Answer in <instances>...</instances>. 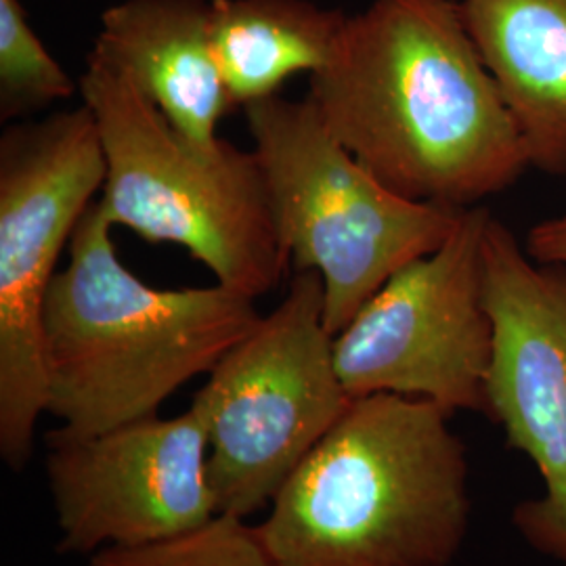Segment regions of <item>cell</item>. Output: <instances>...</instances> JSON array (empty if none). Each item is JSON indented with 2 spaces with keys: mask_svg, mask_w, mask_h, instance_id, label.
<instances>
[{
  "mask_svg": "<svg viewBox=\"0 0 566 566\" xmlns=\"http://www.w3.org/2000/svg\"><path fill=\"white\" fill-rule=\"evenodd\" d=\"M86 566H283L264 546L256 525L231 514L177 537L137 547H107Z\"/></svg>",
  "mask_w": 566,
  "mask_h": 566,
  "instance_id": "15",
  "label": "cell"
},
{
  "mask_svg": "<svg viewBox=\"0 0 566 566\" xmlns=\"http://www.w3.org/2000/svg\"><path fill=\"white\" fill-rule=\"evenodd\" d=\"M563 566H566V563H563Z\"/></svg>",
  "mask_w": 566,
  "mask_h": 566,
  "instance_id": "17",
  "label": "cell"
},
{
  "mask_svg": "<svg viewBox=\"0 0 566 566\" xmlns=\"http://www.w3.org/2000/svg\"><path fill=\"white\" fill-rule=\"evenodd\" d=\"M483 277L493 322L486 418L544 483L539 497L514 507L512 523L535 552L566 563V264L533 261L489 217Z\"/></svg>",
  "mask_w": 566,
  "mask_h": 566,
  "instance_id": "9",
  "label": "cell"
},
{
  "mask_svg": "<svg viewBox=\"0 0 566 566\" xmlns=\"http://www.w3.org/2000/svg\"><path fill=\"white\" fill-rule=\"evenodd\" d=\"M489 217L485 208H465L446 242L399 269L334 336L336 369L353 399L392 392L486 416Z\"/></svg>",
  "mask_w": 566,
  "mask_h": 566,
  "instance_id": "8",
  "label": "cell"
},
{
  "mask_svg": "<svg viewBox=\"0 0 566 566\" xmlns=\"http://www.w3.org/2000/svg\"><path fill=\"white\" fill-rule=\"evenodd\" d=\"M428 399L376 392L285 481L256 525L283 566H449L470 528V462Z\"/></svg>",
  "mask_w": 566,
  "mask_h": 566,
  "instance_id": "2",
  "label": "cell"
},
{
  "mask_svg": "<svg viewBox=\"0 0 566 566\" xmlns=\"http://www.w3.org/2000/svg\"><path fill=\"white\" fill-rule=\"evenodd\" d=\"M283 254L324 282L336 336L405 264L434 252L464 210L388 189L338 142L313 103L282 95L243 107Z\"/></svg>",
  "mask_w": 566,
  "mask_h": 566,
  "instance_id": "5",
  "label": "cell"
},
{
  "mask_svg": "<svg viewBox=\"0 0 566 566\" xmlns=\"http://www.w3.org/2000/svg\"><path fill=\"white\" fill-rule=\"evenodd\" d=\"M44 464L60 554L147 546L217 516L198 405L177 418L156 413L91 437L51 430Z\"/></svg>",
  "mask_w": 566,
  "mask_h": 566,
  "instance_id": "10",
  "label": "cell"
},
{
  "mask_svg": "<svg viewBox=\"0 0 566 566\" xmlns=\"http://www.w3.org/2000/svg\"><path fill=\"white\" fill-rule=\"evenodd\" d=\"M78 91L99 133L105 179L97 202L109 223L149 243L179 245L214 282L254 301L282 282L290 263L252 149L229 142L217 156L196 149L95 49Z\"/></svg>",
  "mask_w": 566,
  "mask_h": 566,
  "instance_id": "4",
  "label": "cell"
},
{
  "mask_svg": "<svg viewBox=\"0 0 566 566\" xmlns=\"http://www.w3.org/2000/svg\"><path fill=\"white\" fill-rule=\"evenodd\" d=\"M78 81L34 32L21 0H0V118L18 120L72 99Z\"/></svg>",
  "mask_w": 566,
  "mask_h": 566,
  "instance_id": "14",
  "label": "cell"
},
{
  "mask_svg": "<svg viewBox=\"0 0 566 566\" xmlns=\"http://www.w3.org/2000/svg\"><path fill=\"white\" fill-rule=\"evenodd\" d=\"M112 231L93 203L44 303L46 413L72 437L156 416L261 319L254 298L221 283L170 290L143 282L122 264Z\"/></svg>",
  "mask_w": 566,
  "mask_h": 566,
  "instance_id": "3",
  "label": "cell"
},
{
  "mask_svg": "<svg viewBox=\"0 0 566 566\" xmlns=\"http://www.w3.org/2000/svg\"><path fill=\"white\" fill-rule=\"evenodd\" d=\"M93 49L122 70L196 149L217 156L233 109L210 41V0H120Z\"/></svg>",
  "mask_w": 566,
  "mask_h": 566,
  "instance_id": "11",
  "label": "cell"
},
{
  "mask_svg": "<svg viewBox=\"0 0 566 566\" xmlns=\"http://www.w3.org/2000/svg\"><path fill=\"white\" fill-rule=\"evenodd\" d=\"M103 179L99 133L84 103L11 124L0 139V455L15 472L30 462L46 413V294Z\"/></svg>",
  "mask_w": 566,
  "mask_h": 566,
  "instance_id": "7",
  "label": "cell"
},
{
  "mask_svg": "<svg viewBox=\"0 0 566 566\" xmlns=\"http://www.w3.org/2000/svg\"><path fill=\"white\" fill-rule=\"evenodd\" d=\"M525 250L537 263L566 264V214L531 227L526 233Z\"/></svg>",
  "mask_w": 566,
  "mask_h": 566,
  "instance_id": "16",
  "label": "cell"
},
{
  "mask_svg": "<svg viewBox=\"0 0 566 566\" xmlns=\"http://www.w3.org/2000/svg\"><path fill=\"white\" fill-rule=\"evenodd\" d=\"M208 376L191 401L208 426V483L217 514L248 521L353 401L334 361L322 277L294 273L282 303Z\"/></svg>",
  "mask_w": 566,
  "mask_h": 566,
  "instance_id": "6",
  "label": "cell"
},
{
  "mask_svg": "<svg viewBox=\"0 0 566 566\" xmlns=\"http://www.w3.org/2000/svg\"><path fill=\"white\" fill-rule=\"evenodd\" d=\"M458 2L521 130L531 168L566 177V0Z\"/></svg>",
  "mask_w": 566,
  "mask_h": 566,
  "instance_id": "12",
  "label": "cell"
},
{
  "mask_svg": "<svg viewBox=\"0 0 566 566\" xmlns=\"http://www.w3.org/2000/svg\"><path fill=\"white\" fill-rule=\"evenodd\" d=\"M346 18L313 0H210V41L233 109L324 70Z\"/></svg>",
  "mask_w": 566,
  "mask_h": 566,
  "instance_id": "13",
  "label": "cell"
},
{
  "mask_svg": "<svg viewBox=\"0 0 566 566\" xmlns=\"http://www.w3.org/2000/svg\"><path fill=\"white\" fill-rule=\"evenodd\" d=\"M306 99L378 181L413 202L474 208L531 168L458 0H371L344 21Z\"/></svg>",
  "mask_w": 566,
  "mask_h": 566,
  "instance_id": "1",
  "label": "cell"
}]
</instances>
